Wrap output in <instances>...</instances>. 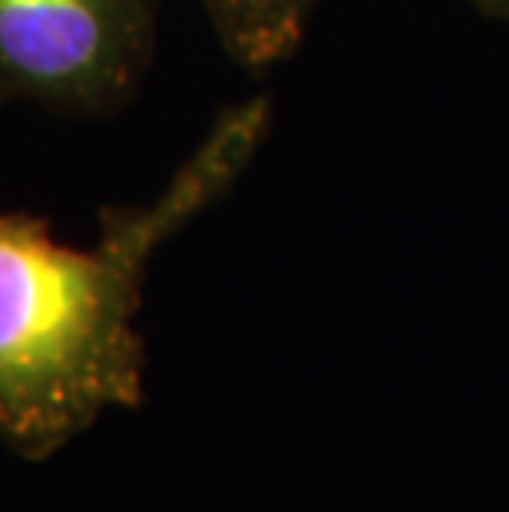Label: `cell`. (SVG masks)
<instances>
[{
  "label": "cell",
  "instance_id": "obj_1",
  "mask_svg": "<svg viewBox=\"0 0 509 512\" xmlns=\"http://www.w3.org/2000/svg\"><path fill=\"white\" fill-rule=\"evenodd\" d=\"M268 133V96L222 110L159 195L103 205L90 248L63 245L43 215L0 212V443L10 453L50 460L103 413L143 403L136 318L149 265L235 189Z\"/></svg>",
  "mask_w": 509,
  "mask_h": 512
},
{
  "label": "cell",
  "instance_id": "obj_2",
  "mask_svg": "<svg viewBox=\"0 0 509 512\" xmlns=\"http://www.w3.org/2000/svg\"><path fill=\"white\" fill-rule=\"evenodd\" d=\"M156 53V0H0V110L103 119L133 103Z\"/></svg>",
  "mask_w": 509,
  "mask_h": 512
},
{
  "label": "cell",
  "instance_id": "obj_3",
  "mask_svg": "<svg viewBox=\"0 0 509 512\" xmlns=\"http://www.w3.org/2000/svg\"><path fill=\"white\" fill-rule=\"evenodd\" d=\"M225 53L248 70H265L301 47L321 0H199Z\"/></svg>",
  "mask_w": 509,
  "mask_h": 512
},
{
  "label": "cell",
  "instance_id": "obj_4",
  "mask_svg": "<svg viewBox=\"0 0 509 512\" xmlns=\"http://www.w3.org/2000/svg\"><path fill=\"white\" fill-rule=\"evenodd\" d=\"M476 10H483V14L490 17H500V20H509V0H470Z\"/></svg>",
  "mask_w": 509,
  "mask_h": 512
}]
</instances>
